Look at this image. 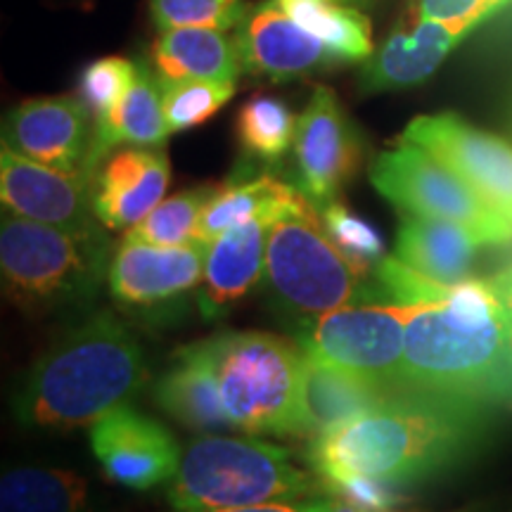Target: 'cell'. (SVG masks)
<instances>
[{
  "label": "cell",
  "instance_id": "32",
  "mask_svg": "<svg viewBox=\"0 0 512 512\" xmlns=\"http://www.w3.org/2000/svg\"><path fill=\"white\" fill-rule=\"evenodd\" d=\"M136 72L138 64L117 55L100 57L83 69L79 93L83 105L91 112L95 128L110 121L112 114L117 112L133 79H136Z\"/></svg>",
  "mask_w": 512,
  "mask_h": 512
},
{
  "label": "cell",
  "instance_id": "6",
  "mask_svg": "<svg viewBox=\"0 0 512 512\" xmlns=\"http://www.w3.org/2000/svg\"><path fill=\"white\" fill-rule=\"evenodd\" d=\"M266 283L299 316H323L366 294L363 275L330 240L316 209L283 216L268 230Z\"/></svg>",
  "mask_w": 512,
  "mask_h": 512
},
{
  "label": "cell",
  "instance_id": "29",
  "mask_svg": "<svg viewBox=\"0 0 512 512\" xmlns=\"http://www.w3.org/2000/svg\"><path fill=\"white\" fill-rule=\"evenodd\" d=\"M162 83V100L166 124L171 133L188 131L214 117L235 95V81L211 79H178Z\"/></svg>",
  "mask_w": 512,
  "mask_h": 512
},
{
  "label": "cell",
  "instance_id": "31",
  "mask_svg": "<svg viewBox=\"0 0 512 512\" xmlns=\"http://www.w3.org/2000/svg\"><path fill=\"white\" fill-rule=\"evenodd\" d=\"M252 5L245 0H150V12L159 31L200 27L238 29Z\"/></svg>",
  "mask_w": 512,
  "mask_h": 512
},
{
  "label": "cell",
  "instance_id": "35",
  "mask_svg": "<svg viewBox=\"0 0 512 512\" xmlns=\"http://www.w3.org/2000/svg\"><path fill=\"white\" fill-rule=\"evenodd\" d=\"M510 3L512 0H413L411 12L430 19H467L479 27Z\"/></svg>",
  "mask_w": 512,
  "mask_h": 512
},
{
  "label": "cell",
  "instance_id": "7",
  "mask_svg": "<svg viewBox=\"0 0 512 512\" xmlns=\"http://www.w3.org/2000/svg\"><path fill=\"white\" fill-rule=\"evenodd\" d=\"M370 183L401 211L451 221L470 230L482 245H508L512 223L430 150L399 140L370 166Z\"/></svg>",
  "mask_w": 512,
  "mask_h": 512
},
{
  "label": "cell",
  "instance_id": "28",
  "mask_svg": "<svg viewBox=\"0 0 512 512\" xmlns=\"http://www.w3.org/2000/svg\"><path fill=\"white\" fill-rule=\"evenodd\" d=\"M299 117L290 105L273 95H254L238 112V140L242 150L259 162H278L294 145Z\"/></svg>",
  "mask_w": 512,
  "mask_h": 512
},
{
  "label": "cell",
  "instance_id": "36",
  "mask_svg": "<svg viewBox=\"0 0 512 512\" xmlns=\"http://www.w3.org/2000/svg\"><path fill=\"white\" fill-rule=\"evenodd\" d=\"M332 498L328 501H304V503H264L245 505V508H214V510H176V512H328Z\"/></svg>",
  "mask_w": 512,
  "mask_h": 512
},
{
  "label": "cell",
  "instance_id": "18",
  "mask_svg": "<svg viewBox=\"0 0 512 512\" xmlns=\"http://www.w3.org/2000/svg\"><path fill=\"white\" fill-rule=\"evenodd\" d=\"M273 223L252 219L228 228L207 247L200 309L207 318H219L238 304L266 273V242Z\"/></svg>",
  "mask_w": 512,
  "mask_h": 512
},
{
  "label": "cell",
  "instance_id": "19",
  "mask_svg": "<svg viewBox=\"0 0 512 512\" xmlns=\"http://www.w3.org/2000/svg\"><path fill=\"white\" fill-rule=\"evenodd\" d=\"M394 392L396 389H387L368 377L332 366L304 349L299 437L318 439L320 434L373 411Z\"/></svg>",
  "mask_w": 512,
  "mask_h": 512
},
{
  "label": "cell",
  "instance_id": "14",
  "mask_svg": "<svg viewBox=\"0 0 512 512\" xmlns=\"http://www.w3.org/2000/svg\"><path fill=\"white\" fill-rule=\"evenodd\" d=\"M81 98H36L17 105L3 126V143L38 164L88 176L95 121ZM93 183V181H91Z\"/></svg>",
  "mask_w": 512,
  "mask_h": 512
},
{
  "label": "cell",
  "instance_id": "34",
  "mask_svg": "<svg viewBox=\"0 0 512 512\" xmlns=\"http://www.w3.org/2000/svg\"><path fill=\"white\" fill-rule=\"evenodd\" d=\"M332 496L342 498L358 508L361 512H396V508L403 503L401 486H394L382 479L373 477H354L347 482H339L335 486H328Z\"/></svg>",
  "mask_w": 512,
  "mask_h": 512
},
{
  "label": "cell",
  "instance_id": "30",
  "mask_svg": "<svg viewBox=\"0 0 512 512\" xmlns=\"http://www.w3.org/2000/svg\"><path fill=\"white\" fill-rule=\"evenodd\" d=\"M320 221L328 230L330 240L335 247L351 261V266L366 278L368 273L375 271V266L384 259V242L380 233L356 216L342 202H330L320 207Z\"/></svg>",
  "mask_w": 512,
  "mask_h": 512
},
{
  "label": "cell",
  "instance_id": "11",
  "mask_svg": "<svg viewBox=\"0 0 512 512\" xmlns=\"http://www.w3.org/2000/svg\"><path fill=\"white\" fill-rule=\"evenodd\" d=\"M207 247L204 240L183 247L124 240L107 271L114 302L147 316L176 311L185 294L202 280Z\"/></svg>",
  "mask_w": 512,
  "mask_h": 512
},
{
  "label": "cell",
  "instance_id": "9",
  "mask_svg": "<svg viewBox=\"0 0 512 512\" xmlns=\"http://www.w3.org/2000/svg\"><path fill=\"white\" fill-rule=\"evenodd\" d=\"M363 159V138L337 93L316 86L299 114L294 136L297 185L313 207H325L342 195L344 185L356 176Z\"/></svg>",
  "mask_w": 512,
  "mask_h": 512
},
{
  "label": "cell",
  "instance_id": "12",
  "mask_svg": "<svg viewBox=\"0 0 512 512\" xmlns=\"http://www.w3.org/2000/svg\"><path fill=\"white\" fill-rule=\"evenodd\" d=\"M0 197L3 207L19 219L72 233L100 230L93 211V183L86 176L38 164L5 143L0 152Z\"/></svg>",
  "mask_w": 512,
  "mask_h": 512
},
{
  "label": "cell",
  "instance_id": "15",
  "mask_svg": "<svg viewBox=\"0 0 512 512\" xmlns=\"http://www.w3.org/2000/svg\"><path fill=\"white\" fill-rule=\"evenodd\" d=\"M475 29L477 24L467 19H430L411 12L368 57L358 79L363 93L403 91L425 83Z\"/></svg>",
  "mask_w": 512,
  "mask_h": 512
},
{
  "label": "cell",
  "instance_id": "26",
  "mask_svg": "<svg viewBox=\"0 0 512 512\" xmlns=\"http://www.w3.org/2000/svg\"><path fill=\"white\" fill-rule=\"evenodd\" d=\"M88 482L60 467H15L0 482V512H86Z\"/></svg>",
  "mask_w": 512,
  "mask_h": 512
},
{
  "label": "cell",
  "instance_id": "13",
  "mask_svg": "<svg viewBox=\"0 0 512 512\" xmlns=\"http://www.w3.org/2000/svg\"><path fill=\"white\" fill-rule=\"evenodd\" d=\"M91 446L107 479L133 491L171 482L181 463L171 432L126 403L93 422Z\"/></svg>",
  "mask_w": 512,
  "mask_h": 512
},
{
  "label": "cell",
  "instance_id": "2",
  "mask_svg": "<svg viewBox=\"0 0 512 512\" xmlns=\"http://www.w3.org/2000/svg\"><path fill=\"white\" fill-rule=\"evenodd\" d=\"M145 380L136 337L102 311L38 358L15 396V415L24 427L76 430L131 401Z\"/></svg>",
  "mask_w": 512,
  "mask_h": 512
},
{
  "label": "cell",
  "instance_id": "16",
  "mask_svg": "<svg viewBox=\"0 0 512 512\" xmlns=\"http://www.w3.org/2000/svg\"><path fill=\"white\" fill-rule=\"evenodd\" d=\"M242 72L285 83L339 62L320 38L299 27L275 0L249 10L235 34Z\"/></svg>",
  "mask_w": 512,
  "mask_h": 512
},
{
  "label": "cell",
  "instance_id": "20",
  "mask_svg": "<svg viewBox=\"0 0 512 512\" xmlns=\"http://www.w3.org/2000/svg\"><path fill=\"white\" fill-rule=\"evenodd\" d=\"M313 202L299 188H292L271 174L233 176L216 188L207 209H204L197 235L211 242L228 228L252 219H268L275 223L283 216L306 214Z\"/></svg>",
  "mask_w": 512,
  "mask_h": 512
},
{
  "label": "cell",
  "instance_id": "23",
  "mask_svg": "<svg viewBox=\"0 0 512 512\" xmlns=\"http://www.w3.org/2000/svg\"><path fill=\"white\" fill-rule=\"evenodd\" d=\"M152 64L159 79L235 81L242 72L238 43L219 29H166L152 43Z\"/></svg>",
  "mask_w": 512,
  "mask_h": 512
},
{
  "label": "cell",
  "instance_id": "5",
  "mask_svg": "<svg viewBox=\"0 0 512 512\" xmlns=\"http://www.w3.org/2000/svg\"><path fill=\"white\" fill-rule=\"evenodd\" d=\"M318 484L290 463V451L264 441L200 437L181 451L166 489L176 510L245 508L309 498Z\"/></svg>",
  "mask_w": 512,
  "mask_h": 512
},
{
  "label": "cell",
  "instance_id": "4",
  "mask_svg": "<svg viewBox=\"0 0 512 512\" xmlns=\"http://www.w3.org/2000/svg\"><path fill=\"white\" fill-rule=\"evenodd\" d=\"M200 347L233 430L299 437L304 349L268 332H221Z\"/></svg>",
  "mask_w": 512,
  "mask_h": 512
},
{
  "label": "cell",
  "instance_id": "1",
  "mask_svg": "<svg viewBox=\"0 0 512 512\" xmlns=\"http://www.w3.org/2000/svg\"><path fill=\"white\" fill-rule=\"evenodd\" d=\"M484 403L420 389H396L373 411L311 439L309 465L335 486L373 477L406 486L460 463L484 439Z\"/></svg>",
  "mask_w": 512,
  "mask_h": 512
},
{
  "label": "cell",
  "instance_id": "24",
  "mask_svg": "<svg viewBox=\"0 0 512 512\" xmlns=\"http://www.w3.org/2000/svg\"><path fill=\"white\" fill-rule=\"evenodd\" d=\"M169 133L171 128L166 124L159 76H152L145 64H138L136 79H133L117 112L112 114L110 121L95 128L91 159H88V176L93 181L100 164L105 162L107 155L117 145L159 147L169 138Z\"/></svg>",
  "mask_w": 512,
  "mask_h": 512
},
{
  "label": "cell",
  "instance_id": "17",
  "mask_svg": "<svg viewBox=\"0 0 512 512\" xmlns=\"http://www.w3.org/2000/svg\"><path fill=\"white\" fill-rule=\"evenodd\" d=\"M171 181L159 147L128 145L107 155L93 178V211L102 226L128 230L162 202Z\"/></svg>",
  "mask_w": 512,
  "mask_h": 512
},
{
  "label": "cell",
  "instance_id": "27",
  "mask_svg": "<svg viewBox=\"0 0 512 512\" xmlns=\"http://www.w3.org/2000/svg\"><path fill=\"white\" fill-rule=\"evenodd\" d=\"M214 192L216 185H200V188H190L169 200H162L143 221L126 230L124 240L147 242L157 247H183L202 242L197 228Z\"/></svg>",
  "mask_w": 512,
  "mask_h": 512
},
{
  "label": "cell",
  "instance_id": "33",
  "mask_svg": "<svg viewBox=\"0 0 512 512\" xmlns=\"http://www.w3.org/2000/svg\"><path fill=\"white\" fill-rule=\"evenodd\" d=\"M373 275L384 297L401 306L444 302L453 287L415 271L413 266H408L399 256H384L380 264L375 266Z\"/></svg>",
  "mask_w": 512,
  "mask_h": 512
},
{
  "label": "cell",
  "instance_id": "37",
  "mask_svg": "<svg viewBox=\"0 0 512 512\" xmlns=\"http://www.w3.org/2000/svg\"><path fill=\"white\" fill-rule=\"evenodd\" d=\"M328 512H361V510H358V508H354V505H351V503H347V501H342V498L332 496V503H330V508H328Z\"/></svg>",
  "mask_w": 512,
  "mask_h": 512
},
{
  "label": "cell",
  "instance_id": "3",
  "mask_svg": "<svg viewBox=\"0 0 512 512\" xmlns=\"http://www.w3.org/2000/svg\"><path fill=\"white\" fill-rule=\"evenodd\" d=\"M110 264V242L102 230L72 233L15 214L3 216V290L27 316H48L88 304L98 294Z\"/></svg>",
  "mask_w": 512,
  "mask_h": 512
},
{
  "label": "cell",
  "instance_id": "22",
  "mask_svg": "<svg viewBox=\"0 0 512 512\" xmlns=\"http://www.w3.org/2000/svg\"><path fill=\"white\" fill-rule=\"evenodd\" d=\"M479 247H484L482 240L470 230L430 216L406 214L396 233V256L415 271L446 285L467 280L477 264Z\"/></svg>",
  "mask_w": 512,
  "mask_h": 512
},
{
  "label": "cell",
  "instance_id": "10",
  "mask_svg": "<svg viewBox=\"0 0 512 512\" xmlns=\"http://www.w3.org/2000/svg\"><path fill=\"white\" fill-rule=\"evenodd\" d=\"M465 178L498 214L512 223V145L453 112L413 119L403 131Z\"/></svg>",
  "mask_w": 512,
  "mask_h": 512
},
{
  "label": "cell",
  "instance_id": "21",
  "mask_svg": "<svg viewBox=\"0 0 512 512\" xmlns=\"http://www.w3.org/2000/svg\"><path fill=\"white\" fill-rule=\"evenodd\" d=\"M157 406L171 418L197 432L233 430L221 403L219 382L200 342L178 349L174 363L155 387Z\"/></svg>",
  "mask_w": 512,
  "mask_h": 512
},
{
  "label": "cell",
  "instance_id": "25",
  "mask_svg": "<svg viewBox=\"0 0 512 512\" xmlns=\"http://www.w3.org/2000/svg\"><path fill=\"white\" fill-rule=\"evenodd\" d=\"M299 27L328 46L339 62H368L373 50V24L358 10L370 0H275Z\"/></svg>",
  "mask_w": 512,
  "mask_h": 512
},
{
  "label": "cell",
  "instance_id": "8",
  "mask_svg": "<svg viewBox=\"0 0 512 512\" xmlns=\"http://www.w3.org/2000/svg\"><path fill=\"white\" fill-rule=\"evenodd\" d=\"M413 306H339L316 318L304 349L323 361L368 377L387 389H403V347Z\"/></svg>",
  "mask_w": 512,
  "mask_h": 512
}]
</instances>
